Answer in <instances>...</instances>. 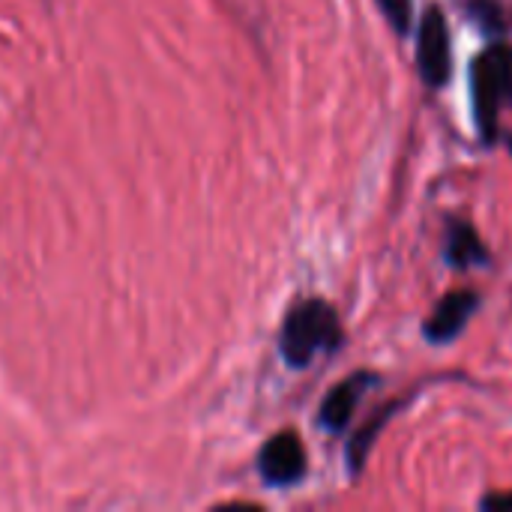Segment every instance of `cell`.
<instances>
[{"mask_svg":"<svg viewBox=\"0 0 512 512\" xmlns=\"http://www.w3.org/2000/svg\"><path fill=\"white\" fill-rule=\"evenodd\" d=\"M512 102V48L492 42L471 63V114L483 144H495L501 114Z\"/></svg>","mask_w":512,"mask_h":512,"instance_id":"obj_1","label":"cell"},{"mask_svg":"<svg viewBox=\"0 0 512 512\" xmlns=\"http://www.w3.org/2000/svg\"><path fill=\"white\" fill-rule=\"evenodd\" d=\"M258 471L267 486L288 489L306 477V447L297 432L273 435L258 453Z\"/></svg>","mask_w":512,"mask_h":512,"instance_id":"obj_4","label":"cell"},{"mask_svg":"<svg viewBox=\"0 0 512 512\" xmlns=\"http://www.w3.org/2000/svg\"><path fill=\"white\" fill-rule=\"evenodd\" d=\"M375 384H378V375H375V372H366V369H360V372L348 375L345 381H339V384L327 393V399L321 402L318 426L327 429V432H333V435L345 432L348 423H351V417L357 414L363 396H366Z\"/></svg>","mask_w":512,"mask_h":512,"instance_id":"obj_5","label":"cell"},{"mask_svg":"<svg viewBox=\"0 0 512 512\" xmlns=\"http://www.w3.org/2000/svg\"><path fill=\"white\" fill-rule=\"evenodd\" d=\"M417 72L426 87L441 90L453 75V36L441 6H429L417 27Z\"/></svg>","mask_w":512,"mask_h":512,"instance_id":"obj_3","label":"cell"},{"mask_svg":"<svg viewBox=\"0 0 512 512\" xmlns=\"http://www.w3.org/2000/svg\"><path fill=\"white\" fill-rule=\"evenodd\" d=\"M507 144H510V153H512V135H510V138H507Z\"/></svg>","mask_w":512,"mask_h":512,"instance_id":"obj_10","label":"cell"},{"mask_svg":"<svg viewBox=\"0 0 512 512\" xmlns=\"http://www.w3.org/2000/svg\"><path fill=\"white\" fill-rule=\"evenodd\" d=\"M477 309H480L477 291H453V294L441 297L435 312L423 324V339L429 345H450L453 339H459L465 333V327Z\"/></svg>","mask_w":512,"mask_h":512,"instance_id":"obj_6","label":"cell"},{"mask_svg":"<svg viewBox=\"0 0 512 512\" xmlns=\"http://www.w3.org/2000/svg\"><path fill=\"white\" fill-rule=\"evenodd\" d=\"M480 507H483V510H492V512H512V492L486 495V498L480 501Z\"/></svg>","mask_w":512,"mask_h":512,"instance_id":"obj_9","label":"cell"},{"mask_svg":"<svg viewBox=\"0 0 512 512\" xmlns=\"http://www.w3.org/2000/svg\"><path fill=\"white\" fill-rule=\"evenodd\" d=\"M444 261L456 270H474V267H486L489 249L483 246L477 228L465 219H453L447 225V237H444Z\"/></svg>","mask_w":512,"mask_h":512,"instance_id":"obj_7","label":"cell"},{"mask_svg":"<svg viewBox=\"0 0 512 512\" xmlns=\"http://www.w3.org/2000/svg\"><path fill=\"white\" fill-rule=\"evenodd\" d=\"M342 345V324L327 300H300L282 324L279 351L291 369H306L318 354H333Z\"/></svg>","mask_w":512,"mask_h":512,"instance_id":"obj_2","label":"cell"},{"mask_svg":"<svg viewBox=\"0 0 512 512\" xmlns=\"http://www.w3.org/2000/svg\"><path fill=\"white\" fill-rule=\"evenodd\" d=\"M396 36H408L414 24V0H375Z\"/></svg>","mask_w":512,"mask_h":512,"instance_id":"obj_8","label":"cell"}]
</instances>
